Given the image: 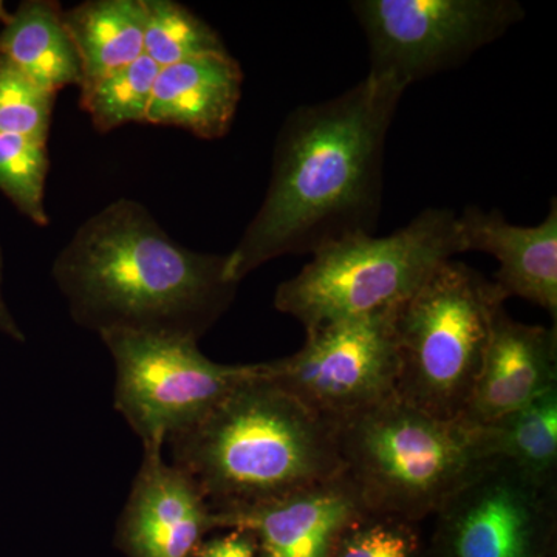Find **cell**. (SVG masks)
Returning a JSON list of instances; mask_svg holds the SVG:
<instances>
[{"instance_id":"cell-1","label":"cell","mask_w":557,"mask_h":557,"mask_svg":"<svg viewBox=\"0 0 557 557\" xmlns=\"http://www.w3.org/2000/svg\"><path fill=\"white\" fill-rule=\"evenodd\" d=\"M405 90L366 76L282 123L265 199L233 251L226 273L240 284L282 256L314 255L373 234L383 207L384 150Z\"/></svg>"},{"instance_id":"cell-6","label":"cell","mask_w":557,"mask_h":557,"mask_svg":"<svg viewBox=\"0 0 557 557\" xmlns=\"http://www.w3.org/2000/svg\"><path fill=\"white\" fill-rule=\"evenodd\" d=\"M504 304L479 271L454 259L442 263L395 310L397 397L442 420L461 418Z\"/></svg>"},{"instance_id":"cell-11","label":"cell","mask_w":557,"mask_h":557,"mask_svg":"<svg viewBox=\"0 0 557 557\" xmlns=\"http://www.w3.org/2000/svg\"><path fill=\"white\" fill-rule=\"evenodd\" d=\"M164 448H143V461L115 527L113 545L126 557H193L215 516L199 487Z\"/></svg>"},{"instance_id":"cell-21","label":"cell","mask_w":557,"mask_h":557,"mask_svg":"<svg viewBox=\"0 0 557 557\" xmlns=\"http://www.w3.org/2000/svg\"><path fill=\"white\" fill-rule=\"evenodd\" d=\"M49 168L47 143L22 135H0V193L40 228L50 223L46 209Z\"/></svg>"},{"instance_id":"cell-25","label":"cell","mask_w":557,"mask_h":557,"mask_svg":"<svg viewBox=\"0 0 557 557\" xmlns=\"http://www.w3.org/2000/svg\"><path fill=\"white\" fill-rule=\"evenodd\" d=\"M3 252L0 247V333L10 336L11 339L16 343H25V335L22 332L20 325H17L16 319L13 318L9 307H7L5 299H3Z\"/></svg>"},{"instance_id":"cell-24","label":"cell","mask_w":557,"mask_h":557,"mask_svg":"<svg viewBox=\"0 0 557 557\" xmlns=\"http://www.w3.org/2000/svg\"><path fill=\"white\" fill-rule=\"evenodd\" d=\"M258 544L247 530L234 528L222 536L205 539L193 557H256Z\"/></svg>"},{"instance_id":"cell-16","label":"cell","mask_w":557,"mask_h":557,"mask_svg":"<svg viewBox=\"0 0 557 557\" xmlns=\"http://www.w3.org/2000/svg\"><path fill=\"white\" fill-rule=\"evenodd\" d=\"M0 54L44 90L57 95L81 84V64L53 0H25L0 32Z\"/></svg>"},{"instance_id":"cell-19","label":"cell","mask_w":557,"mask_h":557,"mask_svg":"<svg viewBox=\"0 0 557 557\" xmlns=\"http://www.w3.org/2000/svg\"><path fill=\"white\" fill-rule=\"evenodd\" d=\"M145 54L160 69L207 54L226 53L219 33L174 0H143Z\"/></svg>"},{"instance_id":"cell-20","label":"cell","mask_w":557,"mask_h":557,"mask_svg":"<svg viewBox=\"0 0 557 557\" xmlns=\"http://www.w3.org/2000/svg\"><path fill=\"white\" fill-rule=\"evenodd\" d=\"M159 72V65L143 54L126 67L81 90V109L90 116L100 134H109L124 124L146 123Z\"/></svg>"},{"instance_id":"cell-22","label":"cell","mask_w":557,"mask_h":557,"mask_svg":"<svg viewBox=\"0 0 557 557\" xmlns=\"http://www.w3.org/2000/svg\"><path fill=\"white\" fill-rule=\"evenodd\" d=\"M330 557H424V549L416 522L364 509L341 531Z\"/></svg>"},{"instance_id":"cell-23","label":"cell","mask_w":557,"mask_h":557,"mask_svg":"<svg viewBox=\"0 0 557 557\" xmlns=\"http://www.w3.org/2000/svg\"><path fill=\"white\" fill-rule=\"evenodd\" d=\"M57 95L33 83L0 54V135L47 143Z\"/></svg>"},{"instance_id":"cell-7","label":"cell","mask_w":557,"mask_h":557,"mask_svg":"<svg viewBox=\"0 0 557 557\" xmlns=\"http://www.w3.org/2000/svg\"><path fill=\"white\" fill-rule=\"evenodd\" d=\"M115 366L113 406L143 448L199 421L234 388L258 375L259 364H219L205 357L197 341L143 333L100 336Z\"/></svg>"},{"instance_id":"cell-5","label":"cell","mask_w":557,"mask_h":557,"mask_svg":"<svg viewBox=\"0 0 557 557\" xmlns=\"http://www.w3.org/2000/svg\"><path fill=\"white\" fill-rule=\"evenodd\" d=\"M457 255L456 212L428 208L388 236L357 234L319 249L278 285L274 307L306 330L384 313L398 309Z\"/></svg>"},{"instance_id":"cell-18","label":"cell","mask_w":557,"mask_h":557,"mask_svg":"<svg viewBox=\"0 0 557 557\" xmlns=\"http://www.w3.org/2000/svg\"><path fill=\"white\" fill-rule=\"evenodd\" d=\"M491 428L498 457L539 485L557 487V387Z\"/></svg>"},{"instance_id":"cell-15","label":"cell","mask_w":557,"mask_h":557,"mask_svg":"<svg viewBox=\"0 0 557 557\" xmlns=\"http://www.w3.org/2000/svg\"><path fill=\"white\" fill-rule=\"evenodd\" d=\"M244 72L230 51L160 69L146 123L174 126L201 139L225 137L242 98Z\"/></svg>"},{"instance_id":"cell-12","label":"cell","mask_w":557,"mask_h":557,"mask_svg":"<svg viewBox=\"0 0 557 557\" xmlns=\"http://www.w3.org/2000/svg\"><path fill=\"white\" fill-rule=\"evenodd\" d=\"M557 387V332L523 324L497 310L482 370L463 420L491 426Z\"/></svg>"},{"instance_id":"cell-8","label":"cell","mask_w":557,"mask_h":557,"mask_svg":"<svg viewBox=\"0 0 557 557\" xmlns=\"http://www.w3.org/2000/svg\"><path fill=\"white\" fill-rule=\"evenodd\" d=\"M373 78L406 91L456 69L525 17L516 0H357Z\"/></svg>"},{"instance_id":"cell-14","label":"cell","mask_w":557,"mask_h":557,"mask_svg":"<svg viewBox=\"0 0 557 557\" xmlns=\"http://www.w3.org/2000/svg\"><path fill=\"white\" fill-rule=\"evenodd\" d=\"M366 507L346 475L263 507L214 515L218 530H247L256 557H330L341 531Z\"/></svg>"},{"instance_id":"cell-3","label":"cell","mask_w":557,"mask_h":557,"mask_svg":"<svg viewBox=\"0 0 557 557\" xmlns=\"http://www.w3.org/2000/svg\"><path fill=\"white\" fill-rule=\"evenodd\" d=\"M214 515L263 507L344 474L333 421L263 376H252L199 421L168 438Z\"/></svg>"},{"instance_id":"cell-4","label":"cell","mask_w":557,"mask_h":557,"mask_svg":"<svg viewBox=\"0 0 557 557\" xmlns=\"http://www.w3.org/2000/svg\"><path fill=\"white\" fill-rule=\"evenodd\" d=\"M335 428L344 475L366 509L416 523L498 458L493 428L442 420L397 394Z\"/></svg>"},{"instance_id":"cell-13","label":"cell","mask_w":557,"mask_h":557,"mask_svg":"<svg viewBox=\"0 0 557 557\" xmlns=\"http://www.w3.org/2000/svg\"><path fill=\"white\" fill-rule=\"evenodd\" d=\"M461 255L486 252L497 259L494 274L502 299L522 298L557 317V203L536 226L512 225L497 209L467 207L457 214Z\"/></svg>"},{"instance_id":"cell-26","label":"cell","mask_w":557,"mask_h":557,"mask_svg":"<svg viewBox=\"0 0 557 557\" xmlns=\"http://www.w3.org/2000/svg\"><path fill=\"white\" fill-rule=\"evenodd\" d=\"M11 16H13V14H10L9 11H7L5 3L0 0V22H2L3 27H5L7 24H10Z\"/></svg>"},{"instance_id":"cell-9","label":"cell","mask_w":557,"mask_h":557,"mask_svg":"<svg viewBox=\"0 0 557 557\" xmlns=\"http://www.w3.org/2000/svg\"><path fill=\"white\" fill-rule=\"evenodd\" d=\"M395 310L306 330L295 355L262 362L263 376L333 423L392 397L398 381Z\"/></svg>"},{"instance_id":"cell-2","label":"cell","mask_w":557,"mask_h":557,"mask_svg":"<svg viewBox=\"0 0 557 557\" xmlns=\"http://www.w3.org/2000/svg\"><path fill=\"white\" fill-rule=\"evenodd\" d=\"M51 276L83 329L197 343L240 285L226 273V255L183 247L131 199L87 219L53 260Z\"/></svg>"},{"instance_id":"cell-10","label":"cell","mask_w":557,"mask_h":557,"mask_svg":"<svg viewBox=\"0 0 557 557\" xmlns=\"http://www.w3.org/2000/svg\"><path fill=\"white\" fill-rule=\"evenodd\" d=\"M434 518L432 557H556L557 487L539 485L500 457Z\"/></svg>"},{"instance_id":"cell-17","label":"cell","mask_w":557,"mask_h":557,"mask_svg":"<svg viewBox=\"0 0 557 557\" xmlns=\"http://www.w3.org/2000/svg\"><path fill=\"white\" fill-rule=\"evenodd\" d=\"M81 64L79 90L145 54L143 0H87L64 10Z\"/></svg>"}]
</instances>
